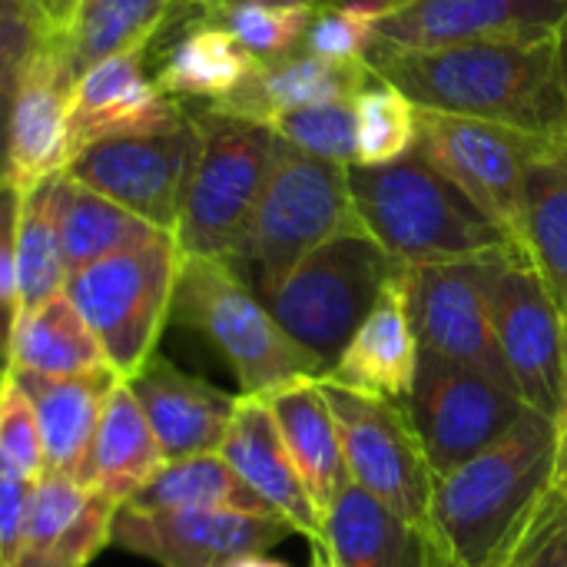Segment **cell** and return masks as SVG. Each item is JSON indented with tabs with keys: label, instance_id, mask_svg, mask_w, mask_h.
I'll return each mask as SVG.
<instances>
[{
	"label": "cell",
	"instance_id": "cell-1",
	"mask_svg": "<svg viewBox=\"0 0 567 567\" xmlns=\"http://www.w3.org/2000/svg\"><path fill=\"white\" fill-rule=\"evenodd\" d=\"M555 37L475 40L439 50L372 47L365 63L419 110L502 123L555 150L565 123Z\"/></svg>",
	"mask_w": 567,
	"mask_h": 567
},
{
	"label": "cell",
	"instance_id": "cell-2",
	"mask_svg": "<svg viewBox=\"0 0 567 567\" xmlns=\"http://www.w3.org/2000/svg\"><path fill=\"white\" fill-rule=\"evenodd\" d=\"M555 422L535 409L485 452L435 475L432 548L445 567H485L512 528L551 492Z\"/></svg>",
	"mask_w": 567,
	"mask_h": 567
},
{
	"label": "cell",
	"instance_id": "cell-3",
	"mask_svg": "<svg viewBox=\"0 0 567 567\" xmlns=\"http://www.w3.org/2000/svg\"><path fill=\"white\" fill-rule=\"evenodd\" d=\"M349 189L362 229L405 266L485 259L518 249L419 150L385 166H349Z\"/></svg>",
	"mask_w": 567,
	"mask_h": 567
},
{
	"label": "cell",
	"instance_id": "cell-4",
	"mask_svg": "<svg viewBox=\"0 0 567 567\" xmlns=\"http://www.w3.org/2000/svg\"><path fill=\"white\" fill-rule=\"evenodd\" d=\"M346 233H365L355 216L349 169L276 136L266 186L226 262L259 296L312 249Z\"/></svg>",
	"mask_w": 567,
	"mask_h": 567
},
{
	"label": "cell",
	"instance_id": "cell-5",
	"mask_svg": "<svg viewBox=\"0 0 567 567\" xmlns=\"http://www.w3.org/2000/svg\"><path fill=\"white\" fill-rule=\"evenodd\" d=\"M169 322L199 332L226 359L243 395H266L292 379L326 375V362L292 342L223 259L183 256Z\"/></svg>",
	"mask_w": 567,
	"mask_h": 567
},
{
	"label": "cell",
	"instance_id": "cell-6",
	"mask_svg": "<svg viewBox=\"0 0 567 567\" xmlns=\"http://www.w3.org/2000/svg\"><path fill=\"white\" fill-rule=\"evenodd\" d=\"M402 266L369 233H346L299 259L259 299L282 332L329 372Z\"/></svg>",
	"mask_w": 567,
	"mask_h": 567
},
{
	"label": "cell",
	"instance_id": "cell-7",
	"mask_svg": "<svg viewBox=\"0 0 567 567\" xmlns=\"http://www.w3.org/2000/svg\"><path fill=\"white\" fill-rule=\"evenodd\" d=\"M179 266L176 236H156L66 276L63 292L96 336L116 379H133L156 355L173 312Z\"/></svg>",
	"mask_w": 567,
	"mask_h": 567
},
{
	"label": "cell",
	"instance_id": "cell-8",
	"mask_svg": "<svg viewBox=\"0 0 567 567\" xmlns=\"http://www.w3.org/2000/svg\"><path fill=\"white\" fill-rule=\"evenodd\" d=\"M199 150L183 193L176 246L183 256L229 259L266 186L276 133L262 123L203 106L193 113Z\"/></svg>",
	"mask_w": 567,
	"mask_h": 567
},
{
	"label": "cell",
	"instance_id": "cell-9",
	"mask_svg": "<svg viewBox=\"0 0 567 567\" xmlns=\"http://www.w3.org/2000/svg\"><path fill=\"white\" fill-rule=\"evenodd\" d=\"M322 395L336 415L349 478L389 505L409 528L432 545V488L435 472L415 435L409 409L392 399L359 395L322 382Z\"/></svg>",
	"mask_w": 567,
	"mask_h": 567
},
{
	"label": "cell",
	"instance_id": "cell-10",
	"mask_svg": "<svg viewBox=\"0 0 567 567\" xmlns=\"http://www.w3.org/2000/svg\"><path fill=\"white\" fill-rule=\"evenodd\" d=\"M518 249L525 233L528 173L551 143L485 120L419 110V146Z\"/></svg>",
	"mask_w": 567,
	"mask_h": 567
},
{
	"label": "cell",
	"instance_id": "cell-11",
	"mask_svg": "<svg viewBox=\"0 0 567 567\" xmlns=\"http://www.w3.org/2000/svg\"><path fill=\"white\" fill-rule=\"evenodd\" d=\"M482 282L495 342L522 402L555 419L567 375V319L558 299L518 249L488 256Z\"/></svg>",
	"mask_w": 567,
	"mask_h": 567
},
{
	"label": "cell",
	"instance_id": "cell-12",
	"mask_svg": "<svg viewBox=\"0 0 567 567\" xmlns=\"http://www.w3.org/2000/svg\"><path fill=\"white\" fill-rule=\"evenodd\" d=\"M405 409L432 472L445 475L495 445L528 405L478 369L422 352Z\"/></svg>",
	"mask_w": 567,
	"mask_h": 567
},
{
	"label": "cell",
	"instance_id": "cell-13",
	"mask_svg": "<svg viewBox=\"0 0 567 567\" xmlns=\"http://www.w3.org/2000/svg\"><path fill=\"white\" fill-rule=\"evenodd\" d=\"M196 150L199 133L193 113L183 110L173 123L159 130L110 136L86 146L70 163L66 176L136 213L159 233L176 236Z\"/></svg>",
	"mask_w": 567,
	"mask_h": 567
},
{
	"label": "cell",
	"instance_id": "cell-14",
	"mask_svg": "<svg viewBox=\"0 0 567 567\" xmlns=\"http://www.w3.org/2000/svg\"><path fill=\"white\" fill-rule=\"evenodd\" d=\"M485 259L405 266L409 316L422 352H435L458 365L478 369L498 385L518 392L495 342L482 282Z\"/></svg>",
	"mask_w": 567,
	"mask_h": 567
},
{
	"label": "cell",
	"instance_id": "cell-15",
	"mask_svg": "<svg viewBox=\"0 0 567 567\" xmlns=\"http://www.w3.org/2000/svg\"><path fill=\"white\" fill-rule=\"evenodd\" d=\"M292 528L276 515L249 512H116L113 538L120 551L159 567H229L246 555H266Z\"/></svg>",
	"mask_w": 567,
	"mask_h": 567
},
{
	"label": "cell",
	"instance_id": "cell-16",
	"mask_svg": "<svg viewBox=\"0 0 567 567\" xmlns=\"http://www.w3.org/2000/svg\"><path fill=\"white\" fill-rule=\"evenodd\" d=\"M66 76L60 63V47L40 30L33 53L23 63L13 110H10V143H7V179L17 193H30L50 179L66 176L73 163V136L66 116Z\"/></svg>",
	"mask_w": 567,
	"mask_h": 567
},
{
	"label": "cell",
	"instance_id": "cell-17",
	"mask_svg": "<svg viewBox=\"0 0 567 567\" xmlns=\"http://www.w3.org/2000/svg\"><path fill=\"white\" fill-rule=\"evenodd\" d=\"M567 0H419L379 20V50H439L475 40L555 37Z\"/></svg>",
	"mask_w": 567,
	"mask_h": 567
},
{
	"label": "cell",
	"instance_id": "cell-18",
	"mask_svg": "<svg viewBox=\"0 0 567 567\" xmlns=\"http://www.w3.org/2000/svg\"><path fill=\"white\" fill-rule=\"evenodd\" d=\"M120 505L86 488L70 472L33 482L20 548L10 567H86L113 538Z\"/></svg>",
	"mask_w": 567,
	"mask_h": 567
},
{
	"label": "cell",
	"instance_id": "cell-19",
	"mask_svg": "<svg viewBox=\"0 0 567 567\" xmlns=\"http://www.w3.org/2000/svg\"><path fill=\"white\" fill-rule=\"evenodd\" d=\"M140 402L163 462L216 455L233 425L239 395H229L183 369L159 352L133 375L123 379Z\"/></svg>",
	"mask_w": 567,
	"mask_h": 567
},
{
	"label": "cell",
	"instance_id": "cell-20",
	"mask_svg": "<svg viewBox=\"0 0 567 567\" xmlns=\"http://www.w3.org/2000/svg\"><path fill=\"white\" fill-rule=\"evenodd\" d=\"M179 113L183 106L173 103L156 86V80L146 76L143 50H126L100 60L70 86L66 96V116H70V136L76 156L86 146L110 136L159 130L173 123Z\"/></svg>",
	"mask_w": 567,
	"mask_h": 567
},
{
	"label": "cell",
	"instance_id": "cell-21",
	"mask_svg": "<svg viewBox=\"0 0 567 567\" xmlns=\"http://www.w3.org/2000/svg\"><path fill=\"white\" fill-rule=\"evenodd\" d=\"M419 336L409 316L405 266L385 282L372 312L362 319L342 355L329 365L322 382L372 395L405 402L419 375Z\"/></svg>",
	"mask_w": 567,
	"mask_h": 567
},
{
	"label": "cell",
	"instance_id": "cell-22",
	"mask_svg": "<svg viewBox=\"0 0 567 567\" xmlns=\"http://www.w3.org/2000/svg\"><path fill=\"white\" fill-rule=\"evenodd\" d=\"M219 455L239 475V482L259 502H266L292 532H299L312 545H319L322 515L312 505L262 395H239L236 415L223 439Z\"/></svg>",
	"mask_w": 567,
	"mask_h": 567
},
{
	"label": "cell",
	"instance_id": "cell-23",
	"mask_svg": "<svg viewBox=\"0 0 567 567\" xmlns=\"http://www.w3.org/2000/svg\"><path fill=\"white\" fill-rule=\"evenodd\" d=\"M372 76L375 73L369 70V63H329L299 47L276 60L256 63L249 80L223 103H213V110L269 126L276 116L292 110L355 100Z\"/></svg>",
	"mask_w": 567,
	"mask_h": 567
},
{
	"label": "cell",
	"instance_id": "cell-24",
	"mask_svg": "<svg viewBox=\"0 0 567 567\" xmlns=\"http://www.w3.org/2000/svg\"><path fill=\"white\" fill-rule=\"evenodd\" d=\"M319 548L339 567H445L415 528L352 478L322 512Z\"/></svg>",
	"mask_w": 567,
	"mask_h": 567
},
{
	"label": "cell",
	"instance_id": "cell-25",
	"mask_svg": "<svg viewBox=\"0 0 567 567\" xmlns=\"http://www.w3.org/2000/svg\"><path fill=\"white\" fill-rule=\"evenodd\" d=\"M269 405L276 429L286 442V452L319 508V515L332 505V498L349 482V468L342 458L339 425L322 395L319 379H292L262 395Z\"/></svg>",
	"mask_w": 567,
	"mask_h": 567
},
{
	"label": "cell",
	"instance_id": "cell-26",
	"mask_svg": "<svg viewBox=\"0 0 567 567\" xmlns=\"http://www.w3.org/2000/svg\"><path fill=\"white\" fill-rule=\"evenodd\" d=\"M163 465L156 435L123 379L113 382L103 415L96 422L86 458L73 472L86 488L100 492L113 505L130 502Z\"/></svg>",
	"mask_w": 567,
	"mask_h": 567
},
{
	"label": "cell",
	"instance_id": "cell-27",
	"mask_svg": "<svg viewBox=\"0 0 567 567\" xmlns=\"http://www.w3.org/2000/svg\"><path fill=\"white\" fill-rule=\"evenodd\" d=\"M7 372L13 375V382L33 405L47 472L73 475L80 468V462L86 458L96 422L103 415V402H106L116 375L110 369L93 372V375H70V379L13 372V369H7Z\"/></svg>",
	"mask_w": 567,
	"mask_h": 567
},
{
	"label": "cell",
	"instance_id": "cell-28",
	"mask_svg": "<svg viewBox=\"0 0 567 567\" xmlns=\"http://www.w3.org/2000/svg\"><path fill=\"white\" fill-rule=\"evenodd\" d=\"M3 352L7 369L53 379L93 375L110 369L96 336L90 332L76 306L66 299V292H56L37 309L20 312Z\"/></svg>",
	"mask_w": 567,
	"mask_h": 567
},
{
	"label": "cell",
	"instance_id": "cell-29",
	"mask_svg": "<svg viewBox=\"0 0 567 567\" xmlns=\"http://www.w3.org/2000/svg\"><path fill=\"white\" fill-rule=\"evenodd\" d=\"M176 0H83L60 40V63L66 86H73L90 66L126 50H146V43L166 27Z\"/></svg>",
	"mask_w": 567,
	"mask_h": 567
},
{
	"label": "cell",
	"instance_id": "cell-30",
	"mask_svg": "<svg viewBox=\"0 0 567 567\" xmlns=\"http://www.w3.org/2000/svg\"><path fill=\"white\" fill-rule=\"evenodd\" d=\"M259 60H252L239 40L216 20H193L189 30L169 47L156 70V86L176 100H206V106L233 96Z\"/></svg>",
	"mask_w": 567,
	"mask_h": 567
},
{
	"label": "cell",
	"instance_id": "cell-31",
	"mask_svg": "<svg viewBox=\"0 0 567 567\" xmlns=\"http://www.w3.org/2000/svg\"><path fill=\"white\" fill-rule=\"evenodd\" d=\"M56 223L66 276L113 252L143 246L156 236H169L120 203L100 196L96 189L76 183L73 176L56 179Z\"/></svg>",
	"mask_w": 567,
	"mask_h": 567
},
{
	"label": "cell",
	"instance_id": "cell-32",
	"mask_svg": "<svg viewBox=\"0 0 567 567\" xmlns=\"http://www.w3.org/2000/svg\"><path fill=\"white\" fill-rule=\"evenodd\" d=\"M123 512H249V515H276L266 502H259L239 475L223 462V455H196L179 462H163L156 475L120 505ZM279 518V515H276Z\"/></svg>",
	"mask_w": 567,
	"mask_h": 567
},
{
	"label": "cell",
	"instance_id": "cell-33",
	"mask_svg": "<svg viewBox=\"0 0 567 567\" xmlns=\"http://www.w3.org/2000/svg\"><path fill=\"white\" fill-rule=\"evenodd\" d=\"M13 269H17L20 312L37 309L50 296L63 292L66 286L60 223H56V179L20 196V213L13 226Z\"/></svg>",
	"mask_w": 567,
	"mask_h": 567
},
{
	"label": "cell",
	"instance_id": "cell-34",
	"mask_svg": "<svg viewBox=\"0 0 567 567\" xmlns=\"http://www.w3.org/2000/svg\"><path fill=\"white\" fill-rule=\"evenodd\" d=\"M522 252L567 319V169L555 156H542L528 173Z\"/></svg>",
	"mask_w": 567,
	"mask_h": 567
},
{
	"label": "cell",
	"instance_id": "cell-35",
	"mask_svg": "<svg viewBox=\"0 0 567 567\" xmlns=\"http://www.w3.org/2000/svg\"><path fill=\"white\" fill-rule=\"evenodd\" d=\"M419 146V106L389 80L372 76L355 96V166H385Z\"/></svg>",
	"mask_w": 567,
	"mask_h": 567
},
{
	"label": "cell",
	"instance_id": "cell-36",
	"mask_svg": "<svg viewBox=\"0 0 567 567\" xmlns=\"http://www.w3.org/2000/svg\"><path fill=\"white\" fill-rule=\"evenodd\" d=\"M316 7H296V3H229L219 7L213 13H206L203 20H216L223 23L239 47L252 56V60H276L282 53H292L302 47L306 30L312 23Z\"/></svg>",
	"mask_w": 567,
	"mask_h": 567
},
{
	"label": "cell",
	"instance_id": "cell-37",
	"mask_svg": "<svg viewBox=\"0 0 567 567\" xmlns=\"http://www.w3.org/2000/svg\"><path fill=\"white\" fill-rule=\"evenodd\" d=\"M269 130L286 140L289 146L336 163V166H355L359 153H355V100H336V103H322V106H306V110H292L282 113L269 123Z\"/></svg>",
	"mask_w": 567,
	"mask_h": 567
},
{
	"label": "cell",
	"instance_id": "cell-38",
	"mask_svg": "<svg viewBox=\"0 0 567 567\" xmlns=\"http://www.w3.org/2000/svg\"><path fill=\"white\" fill-rule=\"evenodd\" d=\"M375 33H379V17L349 3H329V7H316L302 50L329 63H365Z\"/></svg>",
	"mask_w": 567,
	"mask_h": 567
},
{
	"label": "cell",
	"instance_id": "cell-39",
	"mask_svg": "<svg viewBox=\"0 0 567 567\" xmlns=\"http://www.w3.org/2000/svg\"><path fill=\"white\" fill-rule=\"evenodd\" d=\"M0 465L27 482H37L47 472L33 405L7 369L0 372Z\"/></svg>",
	"mask_w": 567,
	"mask_h": 567
},
{
	"label": "cell",
	"instance_id": "cell-40",
	"mask_svg": "<svg viewBox=\"0 0 567 567\" xmlns=\"http://www.w3.org/2000/svg\"><path fill=\"white\" fill-rule=\"evenodd\" d=\"M40 40V23L33 13L0 17V179H7V143H10V110L27 56Z\"/></svg>",
	"mask_w": 567,
	"mask_h": 567
},
{
	"label": "cell",
	"instance_id": "cell-41",
	"mask_svg": "<svg viewBox=\"0 0 567 567\" xmlns=\"http://www.w3.org/2000/svg\"><path fill=\"white\" fill-rule=\"evenodd\" d=\"M567 498H561L555 488L512 528V535L498 545V551L488 558L485 567H528L532 558L542 551V545L548 542L551 528L558 525V518L565 515Z\"/></svg>",
	"mask_w": 567,
	"mask_h": 567
},
{
	"label": "cell",
	"instance_id": "cell-42",
	"mask_svg": "<svg viewBox=\"0 0 567 567\" xmlns=\"http://www.w3.org/2000/svg\"><path fill=\"white\" fill-rule=\"evenodd\" d=\"M30 495H33V482L0 465V567H10L17 558Z\"/></svg>",
	"mask_w": 567,
	"mask_h": 567
},
{
	"label": "cell",
	"instance_id": "cell-43",
	"mask_svg": "<svg viewBox=\"0 0 567 567\" xmlns=\"http://www.w3.org/2000/svg\"><path fill=\"white\" fill-rule=\"evenodd\" d=\"M17 269H13V233L0 239V349H7V339L17 322Z\"/></svg>",
	"mask_w": 567,
	"mask_h": 567
},
{
	"label": "cell",
	"instance_id": "cell-44",
	"mask_svg": "<svg viewBox=\"0 0 567 567\" xmlns=\"http://www.w3.org/2000/svg\"><path fill=\"white\" fill-rule=\"evenodd\" d=\"M76 7H80V0H37V10L33 13H37L40 30L50 40H60L66 33V27H70L73 13H76Z\"/></svg>",
	"mask_w": 567,
	"mask_h": 567
},
{
	"label": "cell",
	"instance_id": "cell-45",
	"mask_svg": "<svg viewBox=\"0 0 567 567\" xmlns=\"http://www.w3.org/2000/svg\"><path fill=\"white\" fill-rule=\"evenodd\" d=\"M555 422V472H551V488L567 498V375H565V392H561V405Z\"/></svg>",
	"mask_w": 567,
	"mask_h": 567
},
{
	"label": "cell",
	"instance_id": "cell-46",
	"mask_svg": "<svg viewBox=\"0 0 567 567\" xmlns=\"http://www.w3.org/2000/svg\"><path fill=\"white\" fill-rule=\"evenodd\" d=\"M528 567H567V508Z\"/></svg>",
	"mask_w": 567,
	"mask_h": 567
},
{
	"label": "cell",
	"instance_id": "cell-47",
	"mask_svg": "<svg viewBox=\"0 0 567 567\" xmlns=\"http://www.w3.org/2000/svg\"><path fill=\"white\" fill-rule=\"evenodd\" d=\"M555 50H558V83H561V100H565V123H561V133L555 143V159L567 169V20L558 27Z\"/></svg>",
	"mask_w": 567,
	"mask_h": 567
},
{
	"label": "cell",
	"instance_id": "cell-48",
	"mask_svg": "<svg viewBox=\"0 0 567 567\" xmlns=\"http://www.w3.org/2000/svg\"><path fill=\"white\" fill-rule=\"evenodd\" d=\"M20 213V193L10 179H0V239L13 233Z\"/></svg>",
	"mask_w": 567,
	"mask_h": 567
},
{
	"label": "cell",
	"instance_id": "cell-49",
	"mask_svg": "<svg viewBox=\"0 0 567 567\" xmlns=\"http://www.w3.org/2000/svg\"><path fill=\"white\" fill-rule=\"evenodd\" d=\"M342 3L359 7V10H365V13L382 20V17H392V13H399V10H405V7H412L419 0H342Z\"/></svg>",
	"mask_w": 567,
	"mask_h": 567
},
{
	"label": "cell",
	"instance_id": "cell-50",
	"mask_svg": "<svg viewBox=\"0 0 567 567\" xmlns=\"http://www.w3.org/2000/svg\"><path fill=\"white\" fill-rule=\"evenodd\" d=\"M216 0H176V10H173V17H189V20H199V17H206L209 13V7H213Z\"/></svg>",
	"mask_w": 567,
	"mask_h": 567
},
{
	"label": "cell",
	"instance_id": "cell-51",
	"mask_svg": "<svg viewBox=\"0 0 567 567\" xmlns=\"http://www.w3.org/2000/svg\"><path fill=\"white\" fill-rule=\"evenodd\" d=\"M229 3H249V0H216L213 7H209V13L213 10H219V7H229ZM252 3H296V7H329V3H342V0H252ZM203 20V17H199Z\"/></svg>",
	"mask_w": 567,
	"mask_h": 567
},
{
	"label": "cell",
	"instance_id": "cell-52",
	"mask_svg": "<svg viewBox=\"0 0 567 567\" xmlns=\"http://www.w3.org/2000/svg\"><path fill=\"white\" fill-rule=\"evenodd\" d=\"M33 10H37V0H0V17H7V13H33Z\"/></svg>",
	"mask_w": 567,
	"mask_h": 567
},
{
	"label": "cell",
	"instance_id": "cell-53",
	"mask_svg": "<svg viewBox=\"0 0 567 567\" xmlns=\"http://www.w3.org/2000/svg\"><path fill=\"white\" fill-rule=\"evenodd\" d=\"M229 567H289V565H282V561H272V558H266V555H246V558L233 561Z\"/></svg>",
	"mask_w": 567,
	"mask_h": 567
},
{
	"label": "cell",
	"instance_id": "cell-54",
	"mask_svg": "<svg viewBox=\"0 0 567 567\" xmlns=\"http://www.w3.org/2000/svg\"><path fill=\"white\" fill-rule=\"evenodd\" d=\"M312 567H339L319 545H312Z\"/></svg>",
	"mask_w": 567,
	"mask_h": 567
},
{
	"label": "cell",
	"instance_id": "cell-55",
	"mask_svg": "<svg viewBox=\"0 0 567 567\" xmlns=\"http://www.w3.org/2000/svg\"><path fill=\"white\" fill-rule=\"evenodd\" d=\"M80 3H83V0H80Z\"/></svg>",
	"mask_w": 567,
	"mask_h": 567
}]
</instances>
